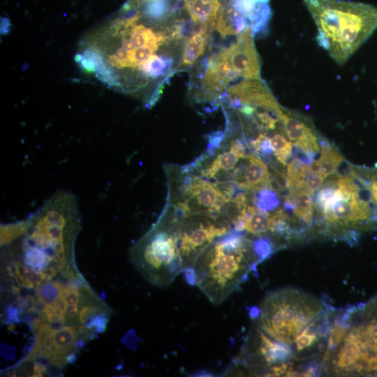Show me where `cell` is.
Wrapping results in <instances>:
<instances>
[{"label":"cell","mask_w":377,"mask_h":377,"mask_svg":"<svg viewBox=\"0 0 377 377\" xmlns=\"http://www.w3.org/2000/svg\"><path fill=\"white\" fill-rule=\"evenodd\" d=\"M246 156L244 142L240 140H234L229 150L219 154L208 167L202 170L201 175L207 179H216L221 174L228 172H233L234 175L239 160Z\"/></svg>","instance_id":"obj_14"},{"label":"cell","mask_w":377,"mask_h":377,"mask_svg":"<svg viewBox=\"0 0 377 377\" xmlns=\"http://www.w3.org/2000/svg\"><path fill=\"white\" fill-rule=\"evenodd\" d=\"M274 155L283 165H286L293 152V144L284 135L274 134L271 138Z\"/></svg>","instance_id":"obj_25"},{"label":"cell","mask_w":377,"mask_h":377,"mask_svg":"<svg viewBox=\"0 0 377 377\" xmlns=\"http://www.w3.org/2000/svg\"><path fill=\"white\" fill-rule=\"evenodd\" d=\"M317 28L316 40L340 65L377 29V7L345 0H303Z\"/></svg>","instance_id":"obj_2"},{"label":"cell","mask_w":377,"mask_h":377,"mask_svg":"<svg viewBox=\"0 0 377 377\" xmlns=\"http://www.w3.org/2000/svg\"><path fill=\"white\" fill-rule=\"evenodd\" d=\"M352 173L367 191L377 220V166L358 168Z\"/></svg>","instance_id":"obj_20"},{"label":"cell","mask_w":377,"mask_h":377,"mask_svg":"<svg viewBox=\"0 0 377 377\" xmlns=\"http://www.w3.org/2000/svg\"><path fill=\"white\" fill-rule=\"evenodd\" d=\"M233 179L241 189L256 191L272 187L270 175L266 164L253 155L246 156L242 171L238 168L235 169Z\"/></svg>","instance_id":"obj_13"},{"label":"cell","mask_w":377,"mask_h":377,"mask_svg":"<svg viewBox=\"0 0 377 377\" xmlns=\"http://www.w3.org/2000/svg\"><path fill=\"white\" fill-rule=\"evenodd\" d=\"M321 152L318 161L320 163V173L325 178L334 174L339 166L344 161L340 152L327 141L320 142Z\"/></svg>","instance_id":"obj_19"},{"label":"cell","mask_w":377,"mask_h":377,"mask_svg":"<svg viewBox=\"0 0 377 377\" xmlns=\"http://www.w3.org/2000/svg\"><path fill=\"white\" fill-rule=\"evenodd\" d=\"M251 145L260 155L270 156L274 154L271 140L264 133H260L256 139L251 141Z\"/></svg>","instance_id":"obj_28"},{"label":"cell","mask_w":377,"mask_h":377,"mask_svg":"<svg viewBox=\"0 0 377 377\" xmlns=\"http://www.w3.org/2000/svg\"><path fill=\"white\" fill-rule=\"evenodd\" d=\"M175 10L170 0H151L145 4L144 14L150 20H161L171 16Z\"/></svg>","instance_id":"obj_23"},{"label":"cell","mask_w":377,"mask_h":377,"mask_svg":"<svg viewBox=\"0 0 377 377\" xmlns=\"http://www.w3.org/2000/svg\"><path fill=\"white\" fill-rule=\"evenodd\" d=\"M209 31V29L200 27L198 31L188 38L183 50L182 65L193 64L204 54Z\"/></svg>","instance_id":"obj_18"},{"label":"cell","mask_w":377,"mask_h":377,"mask_svg":"<svg viewBox=\"0 0 377 377\" xmlns=\"http://www.w3.org/2000/svg\"><path fill=\"white\" fill-rule=\"evenodd\" d=\"M182 183L179 191L184 200L177 202L175 207L184 216L203 214L231 223L223 211L232 200L215 183L188 175L184 177Z\"/></svg>","instance_id":"obj_9"},{"label":"cell","mask_w":377,"mask_h":377,"mask_svg":"<svg viewBox=\"0 0 377 377\" xmlns=\"http://www.w3.org/2000/svg\"><path fill=\"white\" fill-rule=\"evenodd\" d=\"M316 203L328 228H346L355 240L362 233L377 229L367 192L352 172L325 184L318 191Z\"/></svg>","instance_id":"obj_5"},{"label":"cell","mask_w":377,"mask_h":377,"mask_svg":"<svg viewBox=\"0 0 377 377\" xmlns=\"http://www.w3.org/2000/svg\"><path fill=\"white\" fill-rule=\"evenodd\" d=\"M77 64L80 66L82 70L85 71L87 73H92L95 72L96 71V66L94 65V64L89 59L86 58L84 56L83 59Z\"/></svg>","instance_id":"obj_34"},{"label":"cell","mask_w":377,"mask_h":377,"mask_svg":"<svg viewBox=\"0 0 377 377\" xmlns=\"http://www.w3.org/2000/svg\"><path fill=\"white\" fill-rule=\"evenodd\" d=\"M184 6L192 22L209 30L216 25L221 0H184Z\"/></svg>","instance_id":"obj_15"},{"label":"cell","mask_w":377,"mask_h":377,"mask_svg":"<svg viewBox=\"0 0 377 377\" xmlns=\"http://www.w3.org/2000/svg\"><path fill=\"white\" fill-rule=\"evenodd\" d=\"M80 228L77 201L64 191L54 194L26 219L1 225L3 281L15 300L28 297L51 280L84 278L75 255Z\"/></svg>","instance_id":"obj_1"},{"label":"cell","mask_w":377,"mask_h":377,"mask_svg":"<svg viewBox=\"0 0 377 377\" xmlns=\"http://www.w3.org/2000/svg\"><path fill=\"white\" fill-rule=\"evenodd\" d=\"M325 179V177L320 172L309 173L301 188H304L311 194H313L320 187Z\"/></svg>","instance_id":"obj_32"},{"label":"cell","mask_w":377,"mask_h":377,"mask_svg":"<svg viewBox=\"0 0 377 377\" xmlns=\"http://www.w3.org/2000/svg\"><path fill=\"white\" fill-rule=\"evenodd\" d=\"M260 261L253 242L243 231L232 229L215 239L199 256L192 268L193 281L212 304L219 305L238 289Z\"/></svg>","instance_id":"obj_3"},{"label":"cell","mask_w":377,"mask_h":377,"mask_svg":"<svg viewBox=\"0 0 377 377\" xmlns=\"http://www.w3.org/2000/svg\"><path fill=\"white\" fill-rule=\"evenodd\" d=\"M94 73L98 80L110 87L120 85L119 76L115 73L114 70L106 63L97 68Z\"/></svg>","instance_id":"obj_27"},{"label":"cell","mask_w":377,"mask_h":377,"mask_svg":"<svg viewBox=\"0 0 377 377\" xmlns=\"http://www.w3.org/2000/svg\"><path fill=\"white\" fill-rule=\"evenodd\" d=\"M323 312V306L316 299L295 290H281L265 297L258 324L272 339L288 346Z\"/></svg>","instance_id":"obj_6"},{"label":"cell","mask_w":377,"mask_h":377,"mask_svg":"<svg viewBox=\"0 0 377 377\" xmlns=\"http://www.w3.org/2000/svg\"><path fill=\"white\" fill-rule=\"evenodd\" d=\"M171 57L153 55L149 59L139 66V69L145 75L151 78H156L163 75L167 70L172 66Z\"/></svg>","instance_id":"obj_22"},{"label":"cell","mask_w":377,"mask_h":377,"mask_svg":"<svg viewBox=\"0 0 377 377\" xmlns=\"http://www.w3.org/2000/svg\"><path fill=\"white\" fill-rule=\"evenodd\" d=\"M279 121L291 143L307 157L310 164L319 151L318 138L312 128L300 117L283 110Z\"/></svg>","instance_id":"obj_11"},{"label":"cell","mask_w":377,"mask_h":377,"mask_svg":"<svg viewBox=\"0 0 377 377\" xmlns=\"http://www.w3.org/2000/svg\"><path fill=\"white\" fill-rule=\"evenodd\" d=\"M347 327V323L343 316L339 320L335 321L329 333L327 350L325 353L324 360H328L330 353L341 343L346 334Z\"/></svg>","instance_id":"obj_26"},{"label":"cell","mask_w":377,"mask_h":377,"mask_svg":"<svg viewBox=\"0 0 377 377\" xmlns=\"http://www.w3.org/2000/svg\"><path fill=\"white\" fill-rule=\"evenodd\" d=\"M109 64L117 68L132 67L128 55V51L124 47L118 48L114 54L108 57Z\"/></svg>","instance_id":"obj_30"},{"label":"cell","mask_w":377,"mask_h":377,"mask_svg":"<svg viewBox=\"0 0 377 377\" xmlns=\"http://www.w3.org/2000/svg\"><path fill=\"white\" fill-rule=\"evenodd\" d=\"M256 254L260 260L267 257L273 252V244L270 239L260 237L253 242Z\"/></svg>","instance_id":"obj_29"},{"label":"cell","mask_w":377,"mask_h":377,"mask_svg":"<svg viewBox=\"0 0 377 377\" xmlns=\"http://www.w3.org/2000/svg\"><path fill=\"white\" fill-rule=\"evenodd\" d=\"M83 54L94 64L96 69L105 63L102 53L96 48H87L84 51Z\"/></svg>","instance_id":"obj_33"},{"label":"cell","mask_w":377,"mask_h":377,"mask_svg":"<svg viewBox=\"0 0 377 377\" xmlns=\"http://www.w3.org/2000/svg\"><path fill=\"white\" fill-rule=\"evenodd\" d=\"M251 27L238 35L236 41L222 48L232 71L244 80L261 79L260 59Z\"/></svg>","instance_id":"obj_10"},{"label":"cell","mask_w":377,"mask_h":377,"mask_svg":"<svg viewBox=\"0 0 377 377\" xmlns=\"http://www.w3.org/2000/svg\"><path fill=\"white\" fill-rule=\"evenodd\" d=\"M254 196V204L256 207L263 212L275 209L279 205V198L272 187H266L258 190Z\"/></svg>","instance_id":"obj_24"},{"label":"cell","mask_w":377,"mask_h":377,"mask_svg":"<svg viewBox=\"0 0 377 377\" xmlns=\"http://www.w3.org/2000/svg\"><path fill=\"white\" fill-rule=\"evenodd\" d=\"M30 323L34 342L31 351L17 365H38L46 374L49 367L59 369L73 362L75 353L85 343L75 327H53L39 318L31 319Z\"/></svg>","instance_id":"obj_7"},{"label":"cell","mask_w":377,"mask_h":377,"mask_svg":"<svg viewBox=\"0 0 377 377\" xmlns=\"http://www.w3.org/2000/svg\"><path fill=\"white\" fill-rule=\"evenodd\" d=\"M310 192L304 188L290 191L284 206L293 208V214L306 224H311L313 218V200Z\"/></svg>","instance_id":"obj_17"},{"label":"cell","mask_w":377,"mask_h":377,"mask_svg":"<svg viewBox=\"0 0 377 377\" xmlns=\"http://www.w3.org/2000/svg\"><path fill=\"white\" fill-rule=\"evenodd\" d=\"M222 50L209 58L202 76V87L208 97L220 94L237 78Z\"/></svg>","instance_id":"obj_12"},{"label":"cell","mask_w":377,"mask_h":377,"mask_svg":"<svg viewBox=\"0 0 377 377\" xmlns=\"http://www.w3.org/2000/svg\"><path fill=\"white\" fill-rule=\"evenodd\" d=\"M235 219L243 221L244 230L260 237L272 232V214L261 211L257 207L246 205L239 212Z\"/></svg>","instance_id":"obj_16"},{"label":"cell","mask_w":377,"mask_h":377,"mask_svg":"<svg viewBox=\"0 0 377 377\" xmlns=\"http://www.w3.org/2000/svg\"><path fill=\"white\" fill-rule=\"evenodd\" d=\"M309 164L302 159L294 158L288 165L286 187L289 191H295L302 188L306 177L309 175Z\"/></svg>","instance_id":"obj_21"},{"label":"cell","mask_w":377,"mask_h":377,"mask_svg":"<svg viewBox=\"0 0 377 377\" xmlns=\"http://www.w3.org/2000/svg\"><path fill=\"white\" fill-rule=\"evenodd\" d=\"M11 27L10 21L8 18L1 17V34L6 35L10 31Z\"/></svg>","instance_id":"obj_35"},{"label":"cell","mask_w":377,"mask_h":377,"mask_svg":"<svg viewBox=\"0 0 377 377\" xmlns=\"http://www.w3.org/2000/svg\"><path fill=\"white\" fill-rule=\"evenodd\" d=\"M183 217L175 207H167L152 227L131 247L133 265L154 286L167 287L184 272L179 247Z\"/></svg>","instance_id":"obj_4"},{"label":"cell","mask_w":377,"mask_h":377,"mask_svg":"<svg viewBox=\"0 0 377 377\" xmlns=\"http://www.w3.org/2000/svg\"><path fill=\"white\" fill-rule=\"evenodd\" d=\"M231 225L228 221L203 214L184 216L179 245L184 272L193 268L199 256L215 239L229 233Z\"/></svg>","instance_id":"obj_8"},{"label":"cell","mask_w":377,"mask_h":377,"mask_svg":"<svg viewBox=\"0 0 377 377\" xmlns=\"http://www.w3.org/2000/svg\"><path fill=\"white\" fill-rule=\"evenodd\" d=\"M318 339V335L316 332L312 333L309 330V325L297 336L295 339L296 348L297 350H302L304 348L311 346Z\"/></svg>","instance_id":"obj_31"}]
</instances>
